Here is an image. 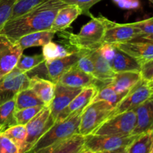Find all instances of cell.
<instances>
[{
	"label": "cell",
	"mask_w": 153,
	"mask_h": 153,
	"mask_svg": "<svg viewBox=\"0 0 153 153\" xmlns=\"http://www.w3.org/2000/svg\"><path fill=\"white\" fill-rule=\"evenodd\" d=\"M67 4L64 0H44L27 13L7 21L0 34L16 41L30 33L50 30L56 13Z\"/></svg>",
	"instance_id": "cell-1"
},
{
	"label": "cell",
	"mask_w": 153,
	"mask_h": 153,
	"mask_svg": "<svg viewBox=\"0 0 153 153\" xmlns=\"http://www.w3.org/2000/svg\"><path fill=\"white\" fill-rule=\"evenodd\" d=\"M91 16V20L84 25L77 34L66 30L57 32L64 46L71 50L81 51L97 50L102 46L105 29L102 16Z\"/></svg>",
	"instance_id": "cell-2"
},
{
	"label": "cell",
	"mask_w": 153,
	"mask_h": 153,
	"mask_svg": "<svg viewBox=\"0 0 153 153\" xmlns=\"http://www.w3.org/2000/svg\"><path fill=\"white\" fill-rule=\"evenodd\" d=\"M81 115L82 113H79L63 120L55 121L49 129L43 134L32 148L26 153H34L43 148L70 138L76 134H79Z\"/></svg>",
	"instance_id": "cell-3"
},
{
	"label": "cell",
	"mask_w": 153,
	"mask_h": 153,
	"mask_svg": "<svg viewBox=\"0 0 153 153\" xmlns=\"http://www.w3.org/2000/svg\"><path fill=\"white\" fill-rule=\"evenodd\" d=\"M115 108L105 101H94L88 105L81 115L79 134L88 136L112 116Z\"/></svg>",
	"instance_id": "cell-4"
},
{
	"label": "cell",
	"mask_w": 153,
	"mask_h": 153,
	"mask_svg": "<svg viewBox=\"0 0 153 153\" xmlns=\"http://www.w3.org/2000/svg\"><path fill=\"white\" fill-rule=\"evenodd\" d=\"M136 124V114L134 110L117 114L106 120L93 134L97 135H131Z\"/></svg>",
	"instance_id": "cell-5"
},
{
	"label": "cell",
	"mask_w": 153,
	"mask_h": 153,
	"mask_svg": "<svg viewBox=\"0 0 153 153\" xmlns=\"http://www.w3.org/2000/svg\"><path fill=\"white\" fill-rule=\"evenodd\" d=\"M137 136L89 134L85 137L84 147L96 153L117 151L126 149Z\"/></svg>",
	"instance_id": "cell-6"
},
{
	"label": "cell",
	"mask_w": 153,
	"mask_h": 153,
	"mask_svg": "<svg viewBox=\"0 0 153 153\" xmlns=\"http://www.w3.org/2000/svg\"><path fill=\"white\" fill-rule=\"evenodd\" d=\"M98 50L108 62L114 73L124 71L140 72V64L132 57L120 49L116 45L104 43Z\"/></svg>",
	"instance_id": "cell-7"
},
{
	"label": "cell",
	"mask_w": 153,
	"mask_h": 153,
	"mask_svg": "<svg viewBox=\"0 0 153 153\" xmlns=\"http://www.w3.org/2000/svg\"><path fill=\"white\" fill-rule=\"evenodd\" d=\"M50 115L49 106L43 108L25 125L26 138L22 153H26L37 143L43 134L54 124Z\"/></svg>",
	"instance_id": "cell-8"
},
{
	"label": "cell",
	"mask_w": 153,
	"mask_h": 153,
	"mask_svg": "<svg viewBox=\"0 0 153 153\" xmlns=\"http://www.w3.org/2000/svg\"><path fill=\"white\" fill-rule=\"evenodd\" d=\"M152 94L153 82L140 79L118 103L112 116L117 114L133 110L144 102L152 99Z\"/></svg>",
	"instance_id": "cell-9"
},
{
	"label": "cell",
	"mask_w": 153,
	"mask_h": 153,
	"mask_svg": "<svg viewBox=\"0 0 153 153\" xmlns=\"http://www.w3.org/2000/svg\"><path fill=\"white\" fill-rule=\"evenodd\" d=\"M102 19L105 27L103 44H118L140 39V35L134 27V22L118 23L111 21L105 16H102Z\"/></svg>",
	"instance_id": "cell-10"
},
{
	"label": "cell",
	"mask_w": 153,
	"mask_h": 153,
	"mask_svg": "<svg viewBox=\"0 0 153 153\" xmlns=\"http://www.w3.org/2000/svg\"><path fill=\"white\" fill-rule=\"evenodd\" d=\"M30 79L25 73L15 67L0 79V105L13 100L22 90L28 88Z\"/></svg>",
	"instance_id": "cell-11"
},
{
	"label": "cell",
	"mask_w": 153,
	"mask_h": 153,
	"mask_svg": "<svg viewBox=\"0 0 153 153\" xmlns=\"http://www.w3.org/2000/svg\"><path fill=\"white\" fill-rule=\"evenodd\" d=\"M22 53L23 51L16 41L0 34V79L16 67Z\"/></svg>",
	"instance_id": "cell-12"
},
{
	"label": "cell",
	"mask_w": 153,
	"mask_h": 153,
	"mask_svg": "<svg viewBox=\"0 0 153 153\" xmlns=\"http://www.w3.org/2000/svg\"><path fill=\"white\" fill-rule=\"evenodd\" d=\"M82 90V88H71L58 82L55 84V94L49 105L51 117L54 122H55L58 114L71 102Z\"/></svg>",
	"instance_id": "cell-13"
},
{
	"label": "cell",
	"mask_w": 153,
	"mask_h": 153,
	"mask_svg": "<svg viewBox=\"0 0 153 153\" xmlns=\"http://www.w3.org/2000/svg\"><path fill=\"white\" fill-rule=\"evenodd\" d=\"M114 45L134 58L140 65L153 60V41L152 40L138 39Z\"/></svg>",
	"instance_id": "cell-14"
},
{
	"label": "cell",
	"mask_w": 153,
	"mask_h": 153,
	"mask_svg": "<svg viewBox=\"0 0 153 153\" xmlns=\"http://www.w3.org/2000/svg\"><path fill=\"white\" fill-rule=\"evenodd\" d=\"M45 62L42 54L25 55L22 53L16 63V68L25 73L29 79L38 77L49 80Z\"/></svg>",
	"instance_id": "cell-15"
},
{
	"label": "cell",
	"mask_w": 153,
	"mask_h": 153,
	"mask_svg": "<svg viewBox=\"0 0 153 153\" xmlns=\"http://www.w3.org/2000/svg\"><path fill=\"white\" fill-rule=\"evenodd\" d=\"M87 51L76 50L67 56L57 58L51 61H46V67L49 80L56 84L63 73L76 65L78 60Z\"/></svg>",
	"instance_id": "cell-16"
},
{
	"label": "cell",
	"mask_w": 153,
	"mask_h": 153,
	"mask_svg": "<svg viewBox=\"0 0 153 153\" xmlns=\"http://www.w3.org/2000/svg\"><path fill=\"white\" fill-rule=\"evenodd\" d=\"M98 90L94 86L83 88L71 102L58 114L55 121H61L77 114L82 113L85 108L91 104L97 95Z\"/></svg>",
	"instance_id": "cell-17"
},
{
	"label": "cell",
	"mask_w": 153,
	"mask_h": 153,
	"mask_svg": "<svg viewBox=\"0 0 153 153\" xmlns=\"http://www.w3.org/2000/svg\"><path fill=\"white\" fill-rule=\"evenodd\" d=\"M91 55L94 66V77L96 80L95 88L99 91L112 82L115 73L98 49L91 51Z\"/></svg>",
	"instance_id": "cell-18"
},
{
	"label": "cell",
	"mask_w": 153,
	"mask_h": 153,
	"mask_svg": "<svg viewBox=\"0 0 153 153\" xmlns=\"http://www.w3.org/2000/svg\"><path fill=\"white\" fill-rule=\"evenodd\" d=\"M58 82L71 88L83 89L88 87H95L96 80L93 76L82 71L76 66H73L61 75Z\"/></svg>",
	"instance_id": "cell-19"
},
{
	"label": "cell",
	"mask_w": 153,
	"mask_h": 153,
	"mask_svg": "<svg viewBox=\"0 0 153 153\" xmlns=\"http://www.w3.org/2000/svg\"><path fill=\"white\" fill-rule=\"evenodd\" d=\"M136 114V124L131 135H140L152 129L153 100L149 99L134 108Z\"/></svg>",
	"instance_id": "cell-20"
},
{
	"label": "cell",
	"mask_w": 153,
	"mask_h": 153,
	"mask_svg": "<svg viewBox=\"0 0 153 153\" xmlns=\"http://www.w3.org/2000/svg\"><path fill=\"white\" fill-rule=\"evenodd\" d=\"M85 136L76 134L70 138L43 148L34 153H79L84 149Z\"/></svg>",
	"instance_id": "cell-21"
},
{
	"label": "cell",
	"mask_w": 153,
	"mask_h": 153,
	"mask_svg": "<svg viewBox=\"0 0 153 153\" xmlns=\"http://www.w3.org/2000/svg\"><path fill=\"white\" fill-rule=\"evenodd\" d=\"M82 14V10L76 4H67L56 13L50 30L57 33L64 31L71 25L73 21Z\"/></svg>",
	"instance_id": "cell-22"
},
{
	"label": "cell",
	"mask_w": 153,
	"mask_h": 153,
	"mask_svg": "<svg viewBox=\"0 0 153 153\" xmlns=\"http://www.w3.org/2000/svg\"><path fill=\"white\" fill-rule=\"evenodd\" d=\"M28 88L35 93L45 106L50 105L55 94V84L54 82L42 78L33 77L30 79Z\"/></svg>",
	"instance_id": "cell-23"
},
{
	"label": "cell",
	"mask_w": 153,
	"mask_h": 153,
	"mask_svg": "<svg viewBox=\"0 0 153 153\" xmlns=\"http://www.w3.org/2000/svg\"><path fill=\"white\" fill-rule=\"evenodd\" d=\"M55 34L56 33L52 30L36 31L19 37L16 42L21 49L24 51L28 48L44 46L46 43L52 41Z\"/></svg>",
	"instance_id": "cell-24"
},
{
	"label": "cell",
	"mask_w": 153,
	"mask_h": 153,
	"mask_svg": "<svg viewBox=\"0 0 153 153\" xmlns=\"http://www.w3.org/2000/svg\"><path fill=\"white\" fill-rule=\"evenodd\" d=\"M140 79V72H119L115 73L113 80L108 85L118 93L128 92Z\"/></svg>",
	"instance_id": "cell-25"
},
{
	"label": "cell",
	"mask_w": 153,
	"mask_h": 153,
	"mask_svg": "<svg viewBox=\"0 0 153 153\" xmlns=\"http://www.w3.org/2000/svg\"><path fill=\"white\" fill-rule=\"evenodd\" d=\"M126 153H151L153 151V129L137 136L126 147Z\"/></svg>",
	"instance_id": "cell-26"
},
{
	"label": "cell",
	"mask_w": 153,
	"mask_h": 153,
	"mask_svg": "<svg viewBox=\"0 0 153 153\" xmlns=\"http://www.w3.org/2000/svg\"><path fill=\"white\" fill-rule=\"evenodd\" d=\"M15 111L35 106H45L35 93L28 88L19 91L14 98Z\"/></svg>",
	"instance_id": "cell-27"
},
{
	"label": "cell",
	"mask_w": 153,
	"mask_h": 153,
	"mask_svg": "<svg viewBox=\"0 0 153 153\" xmlns=\"http://www.w3.org/2000/svg\"><path fill=\"white\" fill-rule=\"evenodd\" d=\"M14 112V99L0 105V133H2L9 127L16 125Z\"/></svg>",
	"instance_id": "cell-28"
},
{
	"label": "cell",
	"mask_w": 153,
	"mask_h": 153,
	"mask_svg": "<svg viewBox=\"0 0 153 153\" xmlns=\"http://www.w3.org/2000/svg\"><path fill=\"white\" fill-rule=\"evenodd\" d=\"M76 50H71L64 44H58L50 41L43 46V55L45 61H51L57 58H62L70 55Z\"/></svg>",
	"instance_id": "cell-29"
},
{
	"label": "cell",
	"mask_w": 153,
	"mask_h": 153,
	"mask_svg": "<svg viewBox=\"0 0 153 153\" xmlns=\"http://www.w3.org/2000/svg\"><path fill=\"white\" fill-rule=\"evenodd\" d=\"M128 92L118 93L113 89L110 85H106L100 90H99L97 95L94 97V101H105L116 108L118 103L122 100Z\"/></svg>",
	"instance_id": "cell-30"
},
{
	"label": "cell",
	"mask_w": 153,
	"mask_h": 153,
	"mask_svg": "<svg viewBox=\"0 0 153 153\" xmlns=\"http://www.w3.org/2000/svg\"><path fill=\"white\" fill-rule=\"evenodd\" d=\"M6 137L12 140L19 149V153H22L26 138V129L25 126L16 124L9 127L2 132Z\"/></svg>",
	"instance_id": "cell-31"
},
{
	"label": "cell",
	"mask_w": 153,
	"mask_h": 153,
	"mask_svg": "<svg viewBox=\"0 0 153 153\" xmlns=\"http://www.w3.org/2000/svg\"><path fill=\"white\" fill-rule=\"evenodd\" d=\"M43 107L45 106H35L15 111L14 119L16 124L25 126L43 108Z\"/></svg>",
	"instance_id": "cell-32"
},
{
	"label": "cell",
	"mask_w": 153,
	"mask_h": 153,
	"mask_svg": "<svg viewBox=\"0 0 153 153\" xmlns=\"http://www.w3.org/2000/svg\"><path fill=\"white\" fill-rule=\"evenodd\" d=\"M43 1L44 0H16L13 6V12L10 19H14L27 13Z\"/></svg>",
	"instance_id": "cell-33"
},
{
	"label": "cell",
	"mask_w": 153,
	"mask_h": 153,
	"mask_svg": "<svg viewBox=\"0 0 153 153\" xmlns=\"http://www.w3.org/2000/svg\"><path fill=\"white\" fill-rule=\"evenodd\" d=\"M134 27L140 35V39L153 41V18L134 22Z\"/></svg>",
	"instance_id": "cell-34"
},
{
	"label": "cell",
	"mask_w": 153,
	"mask_h": 153,
	"mask_svg": "<svg viewBox=\"0 0 153 153\" xmlns=\"http://www.w3.org/2000/svg\"><path fill=\"white\" fill-rule=\"evenodd\" d=\"M16 0H0V30L10 20Z\"/></svg>",
	"instance_id": "cell-35"
},
{
	"label": "cell",
	"mask_w": 153,
	"mask_h": 153,
	"mask_svg": "<svg viewBox=\"0 0 153 153\" xmlns=\"http://www.w3.org/2000/svg\"><path fill=\"white\" fill-rule=\"evenodd\" d=\"M91 51H87L82 55V56L78 60L76 67L82 71L94 76V66L92 58L91 55Z\"/></svg>",
	"instance_id": "cell-36"
},
{
	"label": "cell",
	"mask_w": 153,
	"mask_h": 153,
	"mask_svg": "<svg viewBox=\"0 0 153 153\" xmlns=\"http://www.w3.org/2000/svg\"><path fill=\"white\" fill-rule=\"evenodd\" d=\"M68 4H76L82 10V14L91 16V7L102 0H64Z\"/></svg>",
	"instance_id": "cell-37"
},
{
	"label": "cell",
	"mask_w": 153,
	"mask_h": 153,
	"mask_svg": "<svg viewBox=\"0 0 153 153\" xmlns=\"http://www.w3.org/2000/svg\"><path fill=\"white\" fill-rule=\"evenodd\" d=\"M0 153H19L16 145L2 133H0Z\"/></svg>",
	"instance_id": "cell-38"
},
{
	"label": "cell",
	"mask_w": 153,
	"mask_h": 153,
	"mask_svg": "<svg viewBox=\"0 0 153 153\" xmlns=\"http://www.w3.org/2000/svg\"><path fill=\"white\" fill-rule=\"evenodd\" d=\"M140 74L141 79L153 82V60L140 64Z\"/></svg>",
	"instance_id": "cell-39"
},
{
	"label": "cell",
	"mask_w": 153,
	"mask_h": 153,
	"mask_svg": "<svg viewBox=\"0 0 153 153\" xmlns=\"http://www.w3.org/2000/svg\"><path fill=\"white\" fill-rule=\"evenodd\" d=\"M120 7L124 9H137L140 7L139 0H113Z\"/></svg>",
	"instance_id": "cell-40"
},
{
	"label": "cell",
	"mask_w": 153,
	"mask_h": 153,
	"mask_svg": "<svg viewBox=\"0 0 153 153\" xmlns=\"http://www.w3.org/2000/svg\"><path fill=\"white\" fill-rule=\"evenodd\" d=\"M126 149H119V150H117V151H112V152H98V153H126Z\"/></svg>",
	"instance_id": "cell-41"
},
{
	"label": "cell",
	"mask_w": 153,
	"mask_h": 153,
	"mask_svg": "<svg viewBox=\"0 0 153 153\" xmlns=\"http://www.w3.org/2000/svg\"><path fill=\"white\" fill-rule=\"evenodd\" d=\"M79 153H96V152H93V151H91V150H89V149H85V148L84 147V149H82V150Z\"/></svg>",
	"instance_id": "cell-42"
},
{
	"label": "cell",
	"mask_w": 153,
	"mask_h": 153,
	"mask_svg": "<svg viewBox=\"0 0 153 153\" xmlns=\"http://www.w3.org/2000/svg\"><path fill=\"white\" fill-rule=\"evenodd\" d=\"M149 1H150V2H151V3H152V2H153V0H149Z\"/></svg>",
	"instance_id": "cell-43"
},
{
	"label": "cell",
	"mask_w": 153,
	"mask_h": 153,
	"mask_svg": "<svg viewBox=\"0 0 153 153\" xmlns=\"http://www.w3.org/2000/svg\"><path fill=\"white\" fill-rule=\"evenodd\" d=\"M151 153H152V152H151Z\"/></svg>",
	"instance_id": "cell-44"
}]
</instances>
